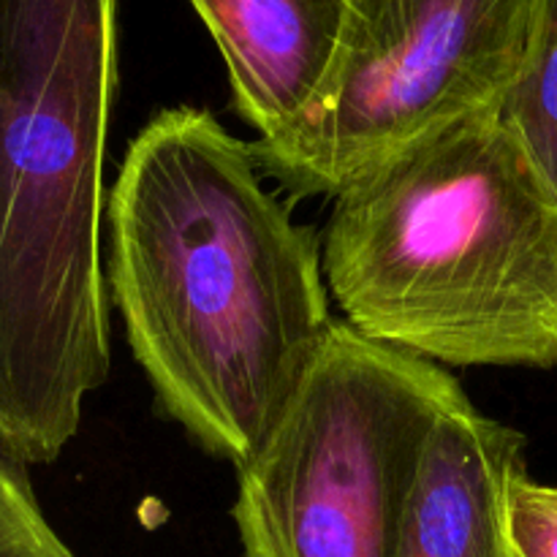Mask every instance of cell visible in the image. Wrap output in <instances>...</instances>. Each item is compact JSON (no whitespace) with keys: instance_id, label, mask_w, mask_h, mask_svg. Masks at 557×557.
I'll use <instances>...</instances> for the list:
<instances>
[{"instance_id":"6da1fadb","label":"cell","mask_w":557,"mask_h":557,"mask_svg":"<svg viewBox=\"0 0 557 557\" xmlns=\"http://www.w3.org/2000/svg\"><path fill=\"white\" fill-rule=\"evenodd\" d=\"M109 292L156 400L243 468L337 321L313 228L264 185L253 145L207 109H163L107 201Z\"/></svg>"},{"instance_id":"30bf717a","label":"cell","mask_w":557,"mask_h":557,"mask_svg":"<svg viewBox=\"0 0 557 557\" xmlns=\"http://www.w3.org/2000/svg\"><path fill=\"white\" fill-rule=\"evenodd\" d=\"M506 525L515 557H557V487L520 473L509 487Z\"/></svg>"},{"instance_id":"8992f818","label":"cell","mask_w":557,"mask_h":557,"mask_svg":"<svg viewBox=\"0 0 557 557\" xmlns=\"http://www.w3.org/2000/svg\"><path fill=\"white\" fill-rule=\"evenodd\" d=\"M520 473L525 435L484 417L460 392L428 441L395 557H515L506 506Z\"/></svg>"},{"instance_id":"5b68a950","label":"cell","mask_w":557,"mask_h":557,"mask_svg":"<svg viewBox=\"0 0 557 557\" xmlns=\"http://www.w3.org/2000/svg\"><path fill=\"white\" fill-rule=\"evenodd\" d=\"M544 0H351L341 60L313 107L259 139L267 177L337 196L422 136L495 109L520 74Z\"/></svg>"},{"instance_id":"52a82bcc","label":"cell","mask_w":557,"mask_h":557,"mask_svg":"<svg viewBox=\"0 0 557 557\" xmlns=\"http://www.w3.org/2000/svg\"><path fill=\"white\" fill-rule=\"evenodd\" d=\"M261 139L302 117L341 60L351 0H190Z\"/></svg>"},{"instance_id":"3957f363","label":"cell","mask_w":557,"mask_h":557,"mask_svg":"<svg viewBox=\"0 0 557 557\" xmlns=\"http://www.w3.org/2000/svg\"><path fill=\"white\" fill-rule=\"evenodd\" d=\"M324 277L346 324L381 346L451 368H557V199L498 107L343 188Z\"/></svg>"},{"instance_id":"9c48e42d","label":"cell","mask_w":557,"mask_h":557,"mask_svg":"<svg viewBox=\"0 0 557 557\" xmlns=\"http://www.w3.org/2000/svg\"><path fill=\"white\" fill-rule=\"evenodd\" d=\"M0 557H74L52 531L20 462L0 455Z\"/></svg>"},{"instance_id":"ba28073f","label":"cell","mask_w":557,"mask_h":557,"mask_svg":"<svg viewBox=\"0 0 557 557\" xmlns=\"http://www.w3.org/2000/svg\"><path fill=\"white\" fill-rule=\"evenodd\" d=\"M498 117L557 199V0H544L525 63L498 103Z\"/></svg>"},{"instance_id":"277c9868","label":"cell","mask_w":557,"mask_h":557,"mask_svg":"<svg viewBox=\"0 0 557 557\" xmlns=\"http://www.w3.org/2000/svg\"><path fill=\"white\" fill-rule=\"evenodd\" d=\"M460 384L335 324L261 449L237 468L245 557H395L424 449Z\"/></svg>"},{"instance_id":"7a4b0ae2","label":"cell","mask_w":557,"mask_h":557,"mask_svg":"<svg viewBox=\"0 0 557 557\" xmlns=\"http://www.w3.org/2000/svg\"><path fill=\"white\" fill-rule=\"evenodd\" d=\"M117 0H0V455L47 466L107 381Z\"/></svg>"}]
</instances>
